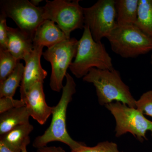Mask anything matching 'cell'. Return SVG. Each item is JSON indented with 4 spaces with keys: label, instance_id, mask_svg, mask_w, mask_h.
<instances>
[{
    "label": "cell",
    "instance_id": "9a60e30c",
    "mask_svg": "<svg viewBox=\"0 0 152 152\" xmlns=\"http://www.w3.org/2000/svg\"><path fill=\"white\" fill-rule=\"evenodd\" d=\"M29 113L26 106L9 110L0 114V135L18 126L29 122Z\"/></svg>",
    "mask_w": 152,
    "mask_h": 152
},
{
    "label": "cell",
    "instance_id": "6da1fadb",
    "mask_svg": "<svg viewBox=\"0 0 152 152\" xmlns=\"http://www.w3.org/2000/svg\"><path fill=\"white\" fill-rule=\"evenodd\" d=\"M65 77L66 83L63 87L61 99L53 107L50 124L45 133L37 137L33 142V146L37 148L47 146L51 142H60L67 145L73 151L83 144L72 138L67 130V110L76 92V84L73 78L68 73Z\"/></svg>",
    "mask_w": 152,
    "mask_h": 152
},
{
    "label": "cell",
    "instance_id": "8fae6325",
    "mask_svg": "<svg viewBox=\"0 0 152 152\" xmlns=\"http://www.w3.org/2000/svg\"><path fill=\"white\" fill-rule=\"evenodd\" d=\"M23 102L30 116L40 125H44L53 113V107L48 105L46 102L42 82H38L30 88Z\"/></svg>",
    "mask_w": 152,
    "mask_h": 152
},
{
    "label": "cell",
    "instance_id": "ffe728a7",
    "mask_svg": "<svg viewBox=\"0 0 152 152\" xmlns=\"http://www.w3.org/2000/svg\"><path fill=\"white\" fill-rule=\"evenodd\" d=\"M71 152H124L120 151L118 145L113 142L104 141L98 143L94 147H88L82 144L76 149Z\"/></svg>",
    "mask_w": 152,
    "mask_h": 152
},
{
    "label": "cell",
    "instance_id": "9c48e42d",
    "mask_svg": "<svg viewBox=\"0 0 152 152\" xmlns=\"http://www.w3.org/2000/svg\"><path fill=\"white\" fill-rule=\"evenodd\" d=\"M83 13L85 25L96 42L107 38L117 26L115 0H99L91 7L83 8Z\"/></svg>",
    "mask_w": 152,
    "mask_h": 152
},
{
    "label": "cell",
    "instance_id": "4316f807",
    "mask_svg": "<svg viewBox=\"0 0 152 152\" xmlns=\"http://www.w3.org/2000/svg\"><path fill=\"white\" fill-rule=\"evenodd\" d=\"M26 147L27 146H25L24 147H23V149H22L21 151L20 152H28L26 149Z\"/></svg>",
    "mask_w": 152,
    "mask_h": 152
},
{
    "label": "cell",
    "instance_id": "e0dca14e",
    "mask_svg": "<svg viewBox=\"0 0 152 152\" xmlns=\"http://www.w3.org/2000/svg\"><path fill=\"white\" fill-rule=\"evenodd\" d=\"M24 69L23 64L19 61L12 72L0 83V98L13 97L17 88L21 83Z\"/></svg>",
    "mask_w": 152,
    "mask_h": 152
},
{
    "label": "cell",
    "instance_id": "44dd1931",
    "mask_svg": "<svg viewBox=\"0 0 152 152\" xmlns=\"http://www.w3.org/2000/svg\"><path fill=\"white\" fill-rule=\"evenodd\" d=\"M136 108L144 115L152 118V90L144 93L140 99L136 101Z\"/></svg>",
    "mask_w": 152,
    "mask_h": 152
},
{
    "label": "cell",
    "instance_id": "d6986e66",
    "mask_svg": "<svg viewBox=\"0 0 152 152\" xmlns=\"http://www.w3.org/2000/svg\"><path fill=\"white\" fill-rule=\"evenodd\" d=\"M19 61L7 49L0 48V83L12 72Z\"/></svg>",
    "mask_w": 152,
    "mask_h": 152
},
{
    "label": "cell",
    "instance_id": "5b68a950",
    "mask_svg": "<svg viewBox=\"0 0 152 152\" xmlns=\"http://www.w3.org/2000/svg\"><path fill=\"white\" fill-rule=\"evenodd\" d=\"M113 116L116 122L115 136L119 137L130 133L139 141L147 140L146 134L151 132L152 137V121L141 112L120 102H114L105 106Z\"/></svg>",
    "mask_w": 152,
    "mask_h": 152
},
{
    "label": "cell",
    "instance_id": "603a6c76",
    "mask_svg": "<svg viewBox=\"0 0 152 152\" xmlns=\"http://www.w3.org/2000/svg\"><path fill=\"white\" fill-rule=\"evenodd\" d=\"M8 28L7 17L1 14L0 15V48H1L7 49Z\"/></svg>",
    "mask_w": 152,
    "mask_h": 152
},
{
    "label": "cell",
    "instance_id": "d4e9b609",
    "mask_svg": "<svg viewBox=\"0 0 152 152\" xmlns=\"http://www.w3.org/2000/svg\"><path fill=\"white\" fill-rule=\"evenodd\" d=\"M0 152H13L7 147L2 143L0 142Z\"/></svg>",
    "mask_w": 152,
    "mask_h": 152
},
{
    "label": "cell",
    "instance_id": "4fadbf2b",
    "mask_svg": "<svg viewBox=\"0 0 152 152\" xmlns=\"http://www.w3.org/2000/svg\"><path fill=\"white\" fill-rule=\"evenodd\" d=\"M34 48L33 40L19 28H8L7 49L18 61L23 60Z\"/></svg>",
    "mask_w": 152,
    "mask_h": 152
},
{
    "label": "cell",
    "instance_id": "3957f363",
    "mask_svg": "<svg viewBox=\"0 0 152 152\" xmlns=\"http://www.w3.org/2000/svg\"><path fill=\"white\" fill-rule=\"evenodd\" d=\"M83 33L78 41L75 60L70 66L71 72L77 78H83L92 68L113 69L112 58L104 45L94 39L88 27L85 25Z\"/></svg>",
    "mask_w": 152,
    "mask_h": 152
},
{
    "label": "cell",
    "instance_id": "30bf717a",
    "mask_svg": "<svg viewBox=\"0 0 152 152\" xmlns=\"http://www.w3.org/2000/svg\"><path fill=\"white\" fill-rule=\"evenodd\" d=\"M43 48L40 46L34 47L32 51L24 59L26 65L20 89L22 101H24L26 94L33 85L38 82L44 83V80L46 78L48 73L41 64Z\"/></svg>",
    "mask_w": 152,
    "mask_h": 152
},
{
    "label": "cell",
    "instance_id": "7402d4cb",
    "mask_svg": "<svg viewBox=\"0 0 152 152\" xmlns=\"http://www.w3.org/2000/svg\"><path fill=\"white\" fill-rule=\"evenodd\" d=\"M25 106L21 100L15 99L13 97H5L0 98V114L15 108Z\"/></svg>",
    "mask_w": 152,
    "mask_h": 152
},
{
    "label": "cell",
    "instance_id": "52a82bcc",
    "mask_svg": "<svg viewBox=\"0 0 152 152\" xmlns=\"http://www.w3.org/2000/svg\"><path fill=\"white\" fill-rule=\"evenodd\" d=\"M78 43L75 38L67 39L43 53L44 58L51 65L50 86L53 91L60 92L62 90L63 80L75 57Z\"/></svg>",
    "mask_w": 152,
    "mask_h": 152
},
{
    "label": "cell",
    "instance_id": "484cf974",
    "mask_svg": "<svg viewBox=\"0 0 152 152\" xmlns=\"http://www.w3.org/2000/svg\"><path fill=\"white\" fill-rule=\"evenodd\" d=\"M42 1V0H31V4L34 6L37 7H38V6H39V4Z\"/></svg>",
    "mask_w": 152,
    "mask_h": 152
},
{
    "label": "cell",
    "instance_id": "cb8c5ba5",
    "mask_svg": "<svg viewBox=\"0 0 152 152\" xmlns=\"http://www.w3.org/2000/svg\"><path fill=\"white\" fill-rule=\"evenodd\" d=\"M37 152H66L60 147L45 146L37 149Z\"/></svg>",
    "mask_w": 152,
    "mask_h": 152
},
{
    "label": "cell",
    "instance_id": "7a4b0ae2",
    "mask_svg": "<svg viewBox=\"0 0 152 152\" xmlns=\"http://www.w3.org/2000/svg\"><path fill=\"white\" fill-rule=\"evenodd\" d=\"M83 80L94 86L98 102L101 105L120 102L136 108L137 100L129 86L123 82L119 72L115 69L110 70L92 68L83 78Z\"/></svg>",
    "mask_w": 152,
    "mask_h": 152
},
{
    "label": "cell",
    "instance_id": "ac0fdd59",
    "mask_svg": "<svg viewBox=\"0 0 152 152\" xmlns=\"http://www.w3.org/2000/svg\"><path fill=\"white\" fill-rule=\"evenodd\" d=\"M135 25L152 39V0H139L137 19Z\"/></svg>",
    "mask_w": 152,
    "mask_h": 152
},
{
    "label": "cell",
    "instance_id": "8992f818",
    "mask_svg": "<svg viewBox=\"0 0 152 152\" xmlns=\"http://www.w3.org/2000/svg\"><path fill=\"white\" fill-rule=\"evenodd\" d=\"M42 7L43 18L56 23L68 39L74 30L84 28L85 26L83 8L79 0L66 1L47 0Z\"/></svg>",
    "mask_w": 152,
    "mask_h": 152
},
{
    "label": "cell",
    "instance_id": "2e32d148",
    "mask_svg": "<svg viewBox=\"0 0 152 152\" xmlns=\"http://www.w3.org/2000/svg\"><path fill=\"white\" fill-rule=\"evenodd\" d=\"M139 0H116L117 23L118 26L135 24L138 17Z\"/></svg>",
    "mask_w": 152,
    "mask_h": 152
},
{
    "label": "cell",
    "instance_id": "277c9868",
    "mask_svg": "<svg viewBox=\"0 0 152 152\" xmlns=\"http://www.w3.org/2000/svg\"><path fill=\"white\" fill-rule=\"evenodd\" d=\"M107 39L112 51L125 58H137L152 51V39L135 25H117Z\"/></svg>",
    "mask_w": 152,
    "mask_h": 152
},
{
    "label": "cell",
    "instance_id": "7c38bea8",
    "mask_svg": "<svg viewBox=\"0 0 152 152\" xmlns=\"http://www.w3.org/2000/svg\"><path fill=\"white\" fill-rule=\"evenodd\" d=\"M67 39H69L58 25L46 20L36 30L33 42L34 47L40 46L49 48Z\"/></svg>",
    "mask_w": 152,
    "mask_h": 152
},
{
    "label": "cell",
    "instance_id": "5bb4252c",
    "mask_svg": "<svg viewBox=\"0 0 152 152\" xmlns=\"http://www.w3.org/2000/svg\"><path fill=\"white\" fill-rule=\"evenodd\" d=\"M34 126L30 123L18 126L8 132L1 136L0 142L13 152H20L30 143V134Z\"/></svg>",
    "mask_w": 152,
    "mask_h": 152
},
{
    "label": "cell",
    "instance_id": "ba28073f",
    "mask_svg": "<svg viewBox=\"0 0 152 152\" xmlns=\"http://www.w3.org/2000/svg\"><path fill=\"white\" fill-rule=\"evenodd\" d=\"M1 14L10 18L22 32L33 40L36 30L45 20L42 7L28 0H2Z\"/></svg>",
    "mask_w": 152,
    "mask_h": 152
},
{
    "label": "cell",
    "instance_id": "83f0119b",
    "mask_svg": "<svg viewBox=\"0 0 152 152\" xmlns=\"http://www.w3.org/2000/svg\"><path fill=\"white\" fill-rule=\"evenodd\" d=\"M151 65L152 66V54L151 55Z\"/></svg>",
    "mask_w": 152,
    "mask_h": 152
}]
</instances>
